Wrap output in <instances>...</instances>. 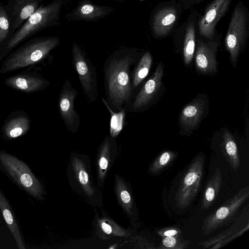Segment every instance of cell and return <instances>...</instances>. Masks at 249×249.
Here are the masks:
<instances>
[{
    "label": "cell",
    "instance_id": "cell-19",
    "mask_svg": "<svg viewBox=\"0 0 249 249\" xmlns=\"http://www.w3.org/2000/svg\"><path fill=\"white\" fill-rule=\"evenodd\" d=\"M92 208L95 213L92 226L99 238L107 240L113 238L131 236L133 230L131 227L125 228L121 226L102 208H100V213L95 207Z\"/></svg>",
    "mask_w": 249,
    "mask_h": 249
},
{
    "label": "cell",
    "instance_id": "cell-33",
    "mask_svg": "<svg viewBox=\"0 0 249 249\" xmlns=\"http://www.w3.org/2000/svg\"><path fill=\"white\" fill-rule=\"evenodd\" d=\"M157 232L160 236L164 237L181 234L182 231L176 227H169L161 228Z\"/></svg>",
    "mask_w": 249,
    "mask_h": 249
},
{
    "label": "cell",
    "instance_id": "cell-21",
    "mask_svg": "<svg viewBox=\"0 0 249 249\" xmlns=\"http://www.w3.org/2000/svg\"><path fill=\"white\" fill-rule=\"evenodd\" d=\"M44 0H8L4 4L15 32Z\"/></svg>",
    "mask_w": 249,
    "mask_h": 249
},
{
    "label": "cell",
    "instance_id": "cell-4",
    "mask_svg": "<svg viewBox=\"0 0 249 249\" xmlns=\"http://www.w3.org/2000/svg\"><path fill=\"white\" fill-rule=\"evenodd\" d=\"M57 36L36 37L10 52L4 60L0 72L6 73L35 65L45 59L60 44Z\"/></svg>",
    "mask_w": 249,
    "mask_h": 249
},
{
    "label": "cell",
    "instance_id": "cell-36",
    "mask_svg": "<svg viewBox=\"0 0 249 249\" xmlns=\"http://www.w3.org/2000/svg\"><path fill=\"white\" fill-rule=\"evenodd\" d=\"M114 0L115 1L119 2H122L124 1L125 0Z\"/></svg>",
    "mask_w": 249,
    "mask_h": 249
},
{
    "label": "cell",
    "instance_id": "cell-10",
    "mask_svg": "<svg viewBox=\"0 0 249 249\" xmlns=\"http://www.w3.org/2000/svg\"><path fill=\"white\" fill-rule=\"evenodd\" d=\"M71 52L73 66L83 91L89 102H93L98 95L96 69L77 43H73Z\"/></svg>",
    "mask_w": 249,
    "mask_h": 249
},
{
    "label": "cell",
    "instance_id": "cell-32",
    "mask_svg": "<svg viewBox=\"0 0 249 249\" xmlns=\"http://www.w3.org/2000/svg\"><path fill=\"white\" fill-rule=\"evenodd\" d=\"M181 234L174 236L162 237L161 242L158 249H187L191 242L184 239Z\"/></svg>",
    "mask_w": 249,
    "mask_h": 249
},
{
    "label": "cell",
    "instance_id": "cell-27",
    "mask_svg": "<svg viewBox=\"0 0 249 249\" xmlns=\"http://www.w3.org/2000/svg\"><path fill=\"white\" fill-rule=\"evenodd\" d=\"M222 138V150L223 155L230 167L235 171H237L240 161L234 139L228 129L224 131Z\"/></svg>",
    "mask_w": 249,
    "mask_h": 249
},
{
    "label": "cell",
    "instance_id": "cell-6",
    "mask_svg": "<svg viewBox=\"0 0 249 249\" xmlns=\"http://www.w3.org/2000/svg\"><path fill=\"white\" fill-rule=\"evenodd\" d=\"M249 12L242 0L235 4L224 39L225 49L235 68L240 54L244 50L249 37Z\"/></svg>",
    "mask_w": 249,
    "mask_h": 249
},
{
    "label": "cell",
    "instance_id": "cell-37",
    "mask_svg": "<svg viewBox=\"0 0 249 249\" xmlns=\"http://www.w3.org/2000/svg\"><path fill=\"white\" fill-rule=\"evenodd\" d=\"M64 1H71V0H63Z\"/></svg>",
    "mask_w": 249,
    "mask_h": 249
},
{
    "label": "cell",
    "instance_id": "cell-35",
    "mask_svg": "<svg viewBox=\"0 0 249 249\" xmlns=\"http://www.w3.org/2000/svg\"><path fill=\"white\" fill-rule=\"evenodd\" d=\"M205 0H182V3L184 10L190 9L196 4H199Z\"/></svg>",
    "mask_w": 249,
    "mask_h": 249
},
{
    "label": "cell",
    "instance_id": "cell-14",
    "mask_svg": "<svg viewBox=\"0 0 249 249\" xmlns=\"http://www.w3.org/2000/svg\"><path fill=\"white\" fill-rule=\"evenodd\" d=\"M208 109V99L206 95H198L186 105L180 111L178 118L179 134L189 136L199 125Z\"/></svg>",
    "mask_w": 249,
    "mask_h": 249
},
{
    "label": "cell",
    "instance_id": "cell-9",
    "mask_svg": "<svg viewBox=\"0 0 249 249\" xmlns=\"http://www.w3.org/2000/svg\"><path fill=\"white\" fill-rule=\"evenodd\" d=\"M204 163L205 156L201 152L193 160L182 176L175 197L178 208L184 209L188 207L198 192L202 179Z\"/></svg>",
    "mask_w": 249,
    "mask_h": 249
},
{
    "label": "cell",
    "instance_id": "cell-38",
    "mask_svg": "<svg viewBox=\"0 0 249 249\" xmlns=\"http://www.w3.org/2000/svg\"><path fill=\"white\" fill-rule=\"evenodd\" d=\"M177 0L180 2L182 0Z\"/></svg>",
    "mask_w": 249,
    "mask_h": 249
},
{
    "label": "cell",
    "instance_id": "cell-23",
    "mask_svg": "<svg viewBox=\"0 0 249 249\" xmlns=\"http://www.w3.org/2000/svg\"><path fill=\"white\" fill-rule=\"evenodd\" d=\"M31 120L25 112H14L5 121L2 132L6 140H12L26 134L30 128Z\"/></svg>",
    "mask_w": 249,
    "mask_h": 249
},
{
    "label": "cell",
    "instance_id": "cell-13",
    "mask_svg": "<svg viewBox=\"0 0 249 249\" xmlns=\"http://www.w3.org/2000/svg\"><path fill=\"white\" fill-rule=\"evenodd\" d=\"M220 38L208 40L196 36L194 56L198 72L209 75H214L217 72L218 64L216 55L221 45Z\"/></svg>",
    "mask_w": 249,
    "mask_h": 249
},
{
    "label": "cell",
    "instance_id": "cell-1",
    "mask_svg": "<svg viewBox=\"0 0 249 249\" xmlns=\"http://www.w3.org/2000/svg\"><path fill=\"white\" fill-rule=\"evenodd\" d=\"M136 49L123 48L113 52L106 59L104 78L106 100L112 110L125 108L131 98L133 66L141 58Z\"/></svg>",
    "mask_w": 249,
    "mask_h": 249
},
{
    "label": "cell",
    "instance_id": "cell-20",
    "mask_svg": "<svg viewBox=\"0 0 249 249\" xmlns=\"http://www.w3.org/2000/svg\"><path fill=\"white\" fill-rule=\"evenodd\" d=\"M115 10L112 7L94 4L89 0H81L65 18L70 21H96L109 16Z\"/></svg>",
    "mask_w": 249,
    "mask_h": 249
},
{
    "label": "cell",
    "instance_id": "cell-29",
    "mask_svg": "<svg viewBox=\"0 0 249 249\" xmlns=\"http://www.w3.org/2000/svg\"><path fill=\"white\" fill-rule=\"evenodd\" d=\"M178 155L176 151L169 150L162 151L149 165L148 173L153 176L159 175L175 160Z\"/></svg>",
    "mask_w": 249,
    "mask_h": 249
},
{
    "label": "cell",
    "instance_id": "cell-15",
    "mask_svg": "<svg viewBox=\"0 0 249 249\" xmlns=\"http://www.w3.org/2000/svg\"><path fill=\"white\" fill-rule=\"evenodd\" d=\"M164 65L158 64L154 73L142 87L130 106L131 112L142 111L150 107L160 95L163 88L162 79Z\"/></svg>",
    "mask_w": 249,
    "mask_h": 249
},
{
    "label": "cell",
    "instance_id": "cell-31",
    "mask_svg": "<svg viewBox=\"0 0 249 249\" xmlns=\"http://www.w3.org/2000/svg\"><path fill=\"white\" fill-rule=\"evenodd\" d=\"M101 99L110 114V136L112 138H116L123 129L125 108L117 112H114L110 108L106 99L103 97Z\"/></svg>",
    "mask_w": 249,
    "mask_h": 249
},
{
    "label": "cell",
    "instance_id": "cell-30",
    "mask_svg": "<svg viewBox=\"0 0 249 249\" xmlns=\"http://www.w3.org/2000/svg\"><path fill=\"white\" fill-rule=\"evenodd\" d=\"M15 31L4 4L0 3V48L3 46L13 35Z\"/></svg>",
    "mask_w": 249,
    "mask_h": 249
},
{
    "label": "cell",
    "instance_id": "cell-12",
    "mask_svg": "<svg viewBox=\"0 0 249 249\" xmlns=\"http://www.w3.org/2000/svg\"><path fill=\"white\" fill-rule=\"evenodd\" d=\"M199 14L196 11H193L172 34L174 43L181 50L186 65H190L194 57Z\"/></svg>",
    "mask_w": 249,
    "mask_h": 249
},
{
    "label": "cell",
    "instance_id": "cell-8",
    "mask_svg": "<svg viewBox=\"0 0 249 249\" xmlns=\"http://www.w3.org/2000/svg\"><path fill=\"white\" fill-rule=\"evenodd\" d=\"M249 198V186L240 189L235 195L205 218L201 228L202 234H211L229 224L237 215L241 207Z\"/></svg>",
    "mask_w": 249,
    "mask_h": 249
},
{
    "label": "cell",
    "instance_id": "cell-18",
    "mask_svg": "<svg viewBox=\"0 0 249 249\" xmlns=\"http://www.w3.org/2000/svg\"><path fill=\"white\" fill-rule=\"evenodd\" d=\"M117 155L118 148L115 138L106 136L99 145L95 161L96 183L99 188L103 187Z\"/></svg>",
    "mask_w": 249,
    "mask_h": 249
},
{
    "label": "cell",
    "instance_id": "cell-24",
    "mask_svg": "<svg viewBox=\"0 0 249 249\" xmlns=\"http://www.w3.org/2000/svg\"><path fill=\"white\" fill-rule=\"evenodd\" d=\"M0 210L19 249H25V242L17 218L0 187Z\"/></svg>",
    "mask_w": 249,
    "mask_h": 249
},
{
    "label": "cell",
    "instance_id": "cell-3",
    "mask_svg": "<svg viewBox=\"0 0 249 249\" xmlns=\"http://www.w3.org/2000/svg\"><path fill=\"white\" fill-rule=\"evenodd\" d=\"M64 3L63 0H53L46 5H40L0 48V61L26 38L46 28L59 24Z\"/></svg>",
    "mask_w": 249,
    "mask_h": 249
},
{
    "label": "cell",
    "instance_id": "cell-28",
    "mask_svg": "<svg viewBox=\"0 0 249 249\" xmlns=\"http://www.w3.org/2000/svg\"><path fill=\"white\" fill-rule=\"evenodd\" d=\"M153 62L152 56L149 51L142 55L132 73V87H138L147 76Z\"/></svg>",
    "mask_w": 249,
    "mask_h": 249
},
{
    "label": "cell",
    "instance_id": "cell-22",
    "mask_svg": "<svg viewBox=\"0 0 249 249\" xmlns=\"http://www.w3.org/2000/svg\"><path fill=\"white\" fill-rule=\"evenodd\" d=\"M5 85L25 93H33L46 88L50 82L36 73H22L10 76L5 80Z\"/></svg>",
    "mask_w": 249,
    "mask_h": 249
},
{
    "label": "cell",
    "instance_id": "cell-7",
    "mask_svg": "<svg viewBox=\"0 0 249 249\" xmlns=\"http://www.w3.org/2000/svg\"><path fill=\"white\" fill-rule=\"evenodd\" d=\"M184 11L182 3L177 0L160 2L152 10L149 17V28L156 39L166 38L172 35Z\"/></svg>",
    "mask_w": 249,
    "mask_h": 249
},
{
    "label": "cell",
    "instance_id": "cell-16",
    "mask_svg": "<svg viewBox=\"0 0 249 249\" xmlns=\"http://www.w3.org/2000/svg\"><path fill=\"white\" fill-rule=\"evenodd\" d=\"M114 192L118 205L129 219L131 227L137 230L140 227L139 213L129 180L115 174Z\"/></svg>",
    "mask_w": 249,
    "mask_h": 249
},
{
    "label": "cell",
    "instance_id": "cell-26",
    "mask_svg": "<svg viewBox=\"0 0 249 249\" xmlns=\"http://www.w3.org/2000/svg\"><path fill=\"white\" fill-rule=\"evenodd\" d=\"M222 183V173L216 168L204 190L201 209L204 211L209 208L216 199Z\"/></svg>",
    "mask_w": 249,
    "mask_h": 249
},
{
    "label": "cell",
    "instance_id": "cell-17",
    "mask_svg": "<svg viewBox=\"0 0 249 249\" xmlns=\"http://www.w3.org/2000/svg\"><path fill=\"white\" fill-rule=\"evenodd\" d=\"M78 94V91L72 87L70 81L66 79L59 93L58 110L67 128L73 133L78 131L80 125V117L74 106Z\"/></svg>",
    "mask_w": 249,
    "mask_h": 249
},
{
    "label": "cell",
    "instance_id": "cell-25",
    "mask_svg": "<svg viewBox=\"0 0 249 249\" xmlns=\"http://www.w3.org/2000/svg\"><path fill=\"white\" fill-rule=\"evenodd\" d=\"M239 225L238 222L236 224L235 223L228 229L216 236L200 242L198 246L204 249H216L222 248L234 239L240 236L249 230L248 222L246 226L240 231H237L239 227Z\"/></svg>",
    "mask_w": 249,
    "mask_h": 249
},
{
    "label": "cell",
    "instance_id": "cell-11",
    "mask_svg": "<svg viewBox=\"0 0 249 249\" xmlns=\"http://www.w3.org/2000/svg\"><path fill=\"white\" fill-rule=\"evenodd\" d=\"M233 0H213L199 14L197 22V36L208 40L221 37L217 24L228 11Z\"/></svg>",
    "mask_w": 249,
    "mask_h": 249
},
{
    "label": "cell",
    "instance_id": "cell-2",
    "mask_svg": "<svg viewBox=\"0 0 249 249\" xmlns=\"http://www.w3.org/2000/svg\"><path fill=\"white\" fill-rule=\"evenodd\" d=\"M66 173L73 193L91 207H104L103 193L94 182L88 155L72 152Z\"/></svg>",
    "mask_w": 249,
    "mask_h": 249
},
{
    "label": "cell",
    "instance_id": "cell-5",
    "mask_svg": "<svg viewBox=\"0 0 249 249\" xmlns=\"http://www.w3.org/2000/svg\"><path fill=\"white\" fill-rule=\"evenodd\" d=\"M0 169L28 195L37 200H44L47 193L44 185L24 161L0 150Z\"/></svg>",
    "mask_w": 249,
    "mask_h": 249
},
{
    "label": "cell",
    "instance_id": "cell-34",
    "mask_svg": "<svg viewBox=\"0 0 249 249\" xmlns=\"http://www.w3.org/2000/svg\"><path fill=\"white\" fill-rule=\"evenodd\" d=\"M135 242L137 248L140 249H156L154 244L149 242L146 239L142 237L137 236L133 239Z\"/></svg>",
    "mask_w": 249,
    "mask_h": 249
}]
</instances>
